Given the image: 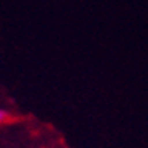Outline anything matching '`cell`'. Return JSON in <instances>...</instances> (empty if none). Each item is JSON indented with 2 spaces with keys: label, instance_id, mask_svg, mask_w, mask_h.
Listing matches in <instances>:
<instances>
[{
  "label": "cell",
  "instance_id": "obj_1",
  "mask_svg": "<svg viewBox=\"0 0 148 148\" xmlns=\"http://www.w3.org/2000/svg\"><path fill=\"white\" fill-rule=\"evenodd\" d=\"M11 119V115L6 110H3V109H0V125L2 124H6L8 121Z\"/></svg>",
  "mask_w": 148,
  "mask_h": 148
}]
</instances>
